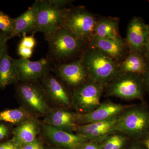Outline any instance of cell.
Masks as SVG:
<instances>
[{
    "instance_id": "cell-1",
    "label": "cell",
    "mask_w": 149,
    "mask_h": 149,
    "mask_svg": "<svg viewBox=\"0 0 149 149\" xmlns=\"http://www.w3.org/2000/svg\"><path fill=\"white\" fill-rule=\"evenodd\" d=\"M80 59L89 79L104 87L108 85L120 73L118 63L91 46L85 48Z\"/></svg>"
},
{
    "instance_id": "cell-2",
    "label": "cell",
    "mask_w": 149,
    "mask_h": 149,
    "mask_svg": "<svg viewBox=\"0 0 149 149\" xmlns=\"http://www.w3.org/2000/svg\"><path fill=\"white\" fill-rule=\"evenodd\" d=\"M45 38L49 45L47 58L55 64L65 63L77 55L81 56L87 45L63 26Z\"/></svg>"
},
{
    "instance_id": "cell-3",
    "label": "cell",
    "mask_w": 149,
    "mask_h": 149,
    "mask_svg": "<svg viewBox=\"0 0 149 149\" xmlns=\"http://www.w3.org/2000/svg\"><path fill=\"white\" fill-rule=\"evenodd\" d=\"M97 18L83 7L69 8L63 26L88 45L94 37Z\"/></svg>"
},
{
    "instance_id": "cell-4",
    "label": "cell",
    "mask_w": 149,
    "mask_h": 149,
    "mask_svg": "<svg viewBox=\"0 0 149 149\" xmlns=\"http://www.w3.org/2000/svg\"><path fill=\"white\" fill-rule=\"evenodd\" d=\"M69 8L56 5L51 0H38L37 22L32 33L42 32L45 37L63 27Z\"/></svg>"
},
{
    "instance_id": "cell-5",
    "label": "cell",
    "mask_w": 149,
    "mask_h": 149,
    "mask_svg": "<svg viewBox=\"0 0 149 149\" xmlns=\"http://www.w3.org/2000/svg\"><path fill=\"white\" fill-rule=\"evenodd\" d=\"M149 121L148 113L143 109H131L118 118L113 131H118L132 138H140L146 134Z\"/></svg>"
},
{
    "instance_id": "cell-6",
    "label": "cell",
    "mask_w": 149,
    "mask_h": 149,
    "mask_svg": "<svg viewBox=\"0 0 149 149\" xmlns=\"http://www.w3.org/2000/svg\"><path fill=\"white\" fill-rule=\"evenodd\" d=\"M143 84L139 74L120 72L109 84L108 93L125 100L140 99L143 93Z\"/></svg>"
},
{
    "instance_id": "cell-7",
    "label": "cell",
    "mask_w": 149,
    "mask_h": 149,
    "mask_svg": "<svg viewBox=\"0 0 149 149\" xmlns=\"http://www.w3.org/2000/svg\"><path fill=\"white\" fill-rule=\"evenodd\" d=\"M104 87L89 79L75 90L73 101L80 113L90 112L100 105V100Z\"/></svg>"
},
{
    "instance_id": "cell-8",
    "label": "cell",
    "mask_w": 149,
    "mask_h": 149,
    "mask_svg": "<svg viewBox=\"0 0 149 149\" xmlns=\"http://www.w3.org/2000/svg\"><path fill=\"white\" fill-rule=\"evenodd\" d=\"M35 81L22 82L17 91L22 101L31 110L38 114H46L49 108L45 92L42 86Z\"/></svg>"
},
{
    "instance_id": "cell-9",
    "label": "cell",
    "mask_w": 149,
    "mask_h": 149,
    "mask_svg": "<svg viewBox=\"0 0 149 149\" xmlns=\"http://www.w3.org/2000/svg\"><path fill=\"white\" fill-rule=\"evenodd\" d=\"M130 53L142 54L149 42L148 25L143 19L133 17L128 24L125 39Z\"/></svg>"
},
{
    "instance_id": "cell-10",
    "label": "cell",
    "mask_w": 149,
    "mask_h": 149,
    "mask_svg": "<svg viewBox=\"0 0 149 149\" xmlns=\"http://www.w3.org/2000/svg\"><path fill=\"white\" fill-rule=\"evenodd\" d=\"M126 107V106L120 104L111 102H104L90 112L74 114L75 123L76 124L84 125L110 120L117 118V116L125 110Z\"/></svg>"
},
{
    "instance_id": "cell-11",
    "label": "cell",
    "mask_w": 149,
    "mask_h": 149,
    "mask_svg": "<svg viewBox=\"0 0 149 149\" xmlns=\"http://www.w3.org/2000/svg\"><path fill=\"white\" fill-rule=\"evenodd\" d=\"M18 72L19 81L21 82L36 81L42 78L49 72L51 61L47 58L37 61H31L29 59H14Z\"/></svg>"
},
{
    "instance_id": "cell-12",
    "label": "cell",
    "mask_w": 149,
    "mask_h": 149,
    "mask_svg": "<svg viewBox=\"0 0 149 149\" xmlns=\"http://www.w3.org/2000/svg\"><path fill=\"white\" fill-rule=\"evenodd\" d=\"M54 65L55 70L58 77L65 84L72 88L77 89L89 80L80 58L71 62Z\"/></svg>"
},
{
    "instance_id": "cell-13",
    "label": "cell",
    "mask_w": 149,
    "mask_h": 149,
    "mask_svg": "<svg viewBox=\"0 0 149 149\" xmlns=\"http://www.w3.org/2000/svg\"><path fill=\"white\" fill-rule=\"evenodd\" d=\"M42 132L44 136L53 143L67 149H78L88 141L83 135L74 134L47 124L43 125Z\"/></svg>"
},
{
    "instance_id": "cell-14",
    "label": "cell",
    "mask_w": 149,
    "mask_h": 149,
    "mask_svg": "<svg viewBox=\"0 0 149 149\" xmlns=\"http://www.w3.org/2000/svg\"><path fill=\"white\" fill-rule=\"evenodd\" d=\"M88 45L102 51L120 63L129 54L125 40H112L93 37Z\"/></svg>"
},
{
    "instance_id": "cell-15",
    "label": "cell",
    "mask_w": 149,
    "mask_h": 149,
    "mask_svg": "<svg viewBox=\"0 0 149 149\" xmlns=\"http://www.w3.org/2000/svg\"><path fill=\"white\" fill-rule=\"evenodd\" d=\"M42 79V87L47 96L56 104L65 106L69 105L70 100L68 93L59 80L49 72Z\"/></svg>"
},
{
    "instance_id": "cell-16",
    "label": "cell",
    "mask_w": 149,
    "mask_h": 149,
    "mask_svg": "<svg viewBox=\"0 0 149 149\" xmlns=\"http://www.w3.org/2000/svg\"><path fill=\"white\" fill-rule=\"evenodd\" d=\"M40 130L39 123L33 117L20 123L13 130V141L21 147L37 140Z\"/></svg>"
},
{
    "instance_id": "cell-17",
    "label": "cell",
    "mask_w": 149,
    "mask_h": 149,
    "mask_svg": "<svg viewBox=\"0 0 149 149\" xmlns=\"http://www.w3.org/2000/svg\"><path fill=\"white\" fill-rule=\"evenodd\" d=\"M38 8V0H37L27 10L14 18L13 38L20 34L25 35L28 32H33L37 22Z\"/></svg>"
},
{
    "instance_id": "cell-18",
    "label": "cell",
    "mask_w": 149,
    "mask_h": 149,
    "mask_svg": "<svg viewBox=\"0 0 149 149\" xmlns=\"http://www.w3.org/2000/svg\"><path fill=\"white\" fill-rule=\"evenodd\" d=\"M45 124L64 131H75L77 124L74 114L64 110L56 109L49 112L45 118Z\"/></svg>"
},
{
    "instance_id": "cell-19",
    "label": "cell",
    "mask_w": 149,
    "mask_h": 149,
    "mask_svg": "<svg viewBox=\"0 0 149 149\" xmlns=\"http://www.w3.org/2000/svg\"><path fill=\"white\" fill-rule=\"evenodd\" d=\"M19 81L14 59L9 55L7 48L0 57V89Z\"/></svg>"
},
{
    "instance_id": "cell-20",
    "label": "cell",
    "mask_w": 149,
    "mask_h": 149,
    "mask_svg": "<svg viewBox=\"0 0 149 149\" xmlns=\"http://www.w3.org/2000/svg\"><path fill=\"white\" fill-rule=\"evenodd\" d=\"M119 18L105 17L97 18L94 37L112 40L123 39L119 34Z\"/></svg>"
},
{
    "instance_id": "cell-21",
    "label": "cell",
    "mask_w": 149,
    "mask_h": 149,
    "mask_svg": "<svg viewBox=\"0 0 149 149\" xmlns=\"http://www.w3.org/2000/svg\"><path fill=\"white\" fill-rule=\"evenodd\" d=\"M149 63L142 54L130 53L119 63L120 72L122 73L144 74L146 72Z\"/></svg>"
},
{
    "instance_id": "cell-22",
    "label": "cell",
    "mask_w": 149,
    "mask_h": 149,
    "mask_svg": "<svg viewBox=\"0 0 149 149\" xmlns=\"http://www.w3.org/2000/svg\"><path fill=\"white\" fill-rule=\"evenodd\" d=\"M32 115L23 108L8 109L0 112V121L13 124H20L30 118Z\"/></svg>"
},
{
    "instance_id": "cell-23",
    "label": "cell",
    "mask_w": 149,
    "mask_h": 149,
    "mask_svg": "<svg viewBox=\"0 0 149 149\" xmlns=\"http://www.w3.org/2000/svg\"><path fill=\"white\" fill-rule=\"evenodd\" d=\"M117 118L118 117L105 121L92 123L84 125H77L75 131L86 138L88 135L97 130L107 128H114Z\"/></svg>"
},
{
    "instance_id": "cell-24",
    "label": "cell",
    "mask_w": 149,
    "mask_h": 149,
    "mask_svg": "<svg viewBox=\"0 0 149 149\" xmlns=\"http://www.w3.org/2000/svg\"><path fill=\"white\" fill-rule=\"evenodd\" d=\"M125 139L123 136L118 135L108 137L101 145L102 149H121L125 145Z\"/></svg>"
},
{
    "instance_id": "cell-25",
    "label": "cell",
    "mask_w": 149,
    "mask_h": 149,
    "mask_svg": "<svg viewBox=\"0 0 149 149\" xmlns=\"http://www.w3.org/2000/svg\"><path fill=\"white\" fill-rule=\"evenodd\" d=\"M0 30L5 32L11 38H13L14 31V18L0 10Z\"/></svg>"
},
{
    "instance_id": "cell-26",
    "label": "cell",
    "mask_w": 149,
    "mask_h": 149,
    "mask_svg": "<svg viewBox=\"0 0 149 149\" xmlns=\"http://www.w3.org/2000/svg\"><path fill=\"white\" fill-rule=\"evenodd\" d=\"M19 45L33 50L36 45V41L33 36H27L24 35Z\"/></svg>"
},
{
    "instance_id": "cell-27",
    "label": "cell",
    "mask_w": 149,
    "mask_h": 149,
    "mask_svg": "<svg viewBox=\"0 0 149 149\" xmlns=\"http://www.w3.org/2000/svg\"><path fill=\"white\" fill-rule=\"evenodd\" d=\"M10 39V36L0 30V57L2 54L5 49L7 48V42Z\"/></svg>"
},
{
    "instance_id": "cell-28",
    "label": "cell",
    "mask_w": 149,
    "mask_h": 149,
    "mask_svg": "<svg viewBox=\"0 0 149 149\" xmlns=\"http://www.w3.org/2000/svg\"><path fill=\"white\" fill-rule=\"evenodd\" d=\"M33 51V50L32 49L25 47L19 45L17 48V53L22 58H30L32 56Z\"/></svg>"
},
{
    "instance_id": "cell-29",
    "label": "cell",
    "mask_w": 149,
    "mask_h": 149,
    "mask_svg": "<svg viewBox=\"0 0 149 149\" xmlns=\"http://www.w3.org/2000/svg\"><path fill=\"white\" fill-rule=\"evenodd\" d=\"M78 149H102L101 145L95 142L87 141L84 143Z\"/></svg>"
},
{
    "instance_id": "cell-30",
    "label": "cell",
    "mask_w": 149,
    "mask_h": 149,
    "mask_svg": "<svg viewBox=\"0 0 149 149\" xmlns=\"http://www.w3.org/2000/svg\"><path fill=\"white\" fill-rule=\"evenodd\" d=\"M23 149H43L42 146L37 139L30 143L26 144L22 146Z\"/></svg>"
},
{
    "instance_id": "cell-31",
    "label": "cell",
    "mask_w": 149,
    "mask_h": 149,
    "mask_svg": "<svg viewBox=\"0 0 149 149\" xmlns=\"http://www.w3.org/2000/svg\"><path fill=\"white\" fill-rule=\"evenodd\" d=\"M20 148L13 141L0 144V149H19Z\"/></svg>"
},
{
    "instance_id": "cell-32",
    "label": "cell",
    "mask_w": 149,
    "mask_h": 149,
    "mask_svg": "<svg viewBox=\"0 0 149 149\" xmlns=\"http://www.w3.org/2000/svg\"><path fill=\"white\" fill-rule=\"evenodd\" d=\"M8 130L5 125L0 123V140L3 139L7 136Z\"/></svg>"
},
{
    "instance_id": "cell-33",
    "label": "cell",
    "mask_w": 149,
    "mask_h": 149,
    "mask_svg": "<svg viewBox=\"0 0 149 149\" xmlns=\"http://www.w3.org/2000/svg\"><path fill=\"white\" fill-rule=\"evenodd\" d=\"M127 149H147L142 143H136L132 144Z\"/></svg>"
},
{
    "instance_id": "cell-34",
    "label": "cell",
    "mask_w": 149,
    "mask_h": 149,
    "mask_svg": "<svg viewBox=\"0 0 149 149\" xmlns=\"http://www.w3.org/2000/svg\"><path fill=\"white\" fill-rule=\"evenodd\" d=\"M144 75H145L144 83L146 84L147 89L148 90L149 92V64L148 67L146 72Z\"/></svg>"
},
{
    "instance_id": "cell-35",
    "label": "cell",
    "mask_w": 149,
    "mask_h": 149,
    "mask_svg": "<svg viewBox=\"0 0 149 149\" xmlns=\"http://www.w3.org/2000/svg\"><path fill=\"white\" fill-rule=\"evenodd\" d=\"M145 56L146 59L147 61L149 63V42L148 45H147L146 50H145Z\"/></svg>"
},
{
    "instance_id": "cell-36",
    "label": "cell",
    "mask_w": 149,
    "mask_h": 149,
    "mask_svg": "<svg viewBox=\"0 0 149 149\" xmlns=\"http://www.w3.org/2000/svg\"><path fill=\"white\" fill-rule=\"evenodd\" d=\"M147 149H149V137L146 138L142 143Z\"/></svg>"
},
{
    "instance_id": "cell-37",
    "label": "cell",
    "mask_w": 149,
    "mask_h": 149,
    "mask_svg": "<svg viewBox=\"0 0 149 149\" xmlns=\"http://www.w3.org/2000/svg\"><path fill=\"white\" fill-rule=\"evenodd\" d=\"M23 149V148H22V147H21V148H20V149Z\"/></svg>"
},
{
    "instance_id": "cell-38",
    "label": "cell",
    "mask_w": 149,
    "mask_h": 149,
    "mask_svg": "<svg viewBox=\"0 0 149 149\" xmlns=\"http://www.w3.org/2000/svg\"><path fill=\"white\" fill-rule=\"evenodd\" d=\"M148 29H149V25H148Z\"/></svg>"
},
{
    "instance_id": "cell-39",
    "label": "cell",
    "mask_w": 149,
    "mask_h": 149,
    "mask_svg": "<svg viewBox=\"0 0 149 149\" xmlns=\"http://www.w3.org/2000/svg\"></svg>"
}]
</instances>
